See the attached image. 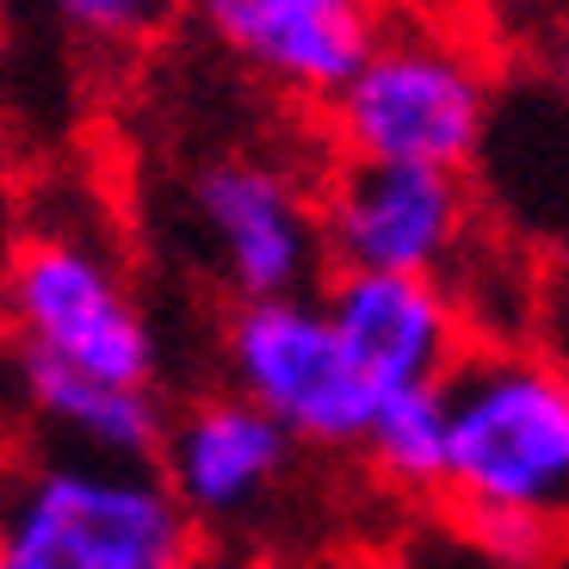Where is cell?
I'll use <instances>...</instances> for the list:
<instances>
[{
	"label": "cell",
	"instance_id": "cell-1",
	"mask_svg": "<svg viewBox=\"0 0 569 569\" xmlns=\"http://www.w3.org/2000/svg\"><path fill=\"white\" fill-rule=\"evenodd\" d=\"M0 341L130 390H161V335L112 236L81 211L19 217L0 267Z\"/></svg>",
	"mask_w": 569,
	"mask_h": 569
},
{
	"label": "cell",
	"instance_id": "cell-2",
	"mask_svg": "<svg viewBox=\"0 0 569 569\" xmlns=\"http://www.w3.org/2000/svg\"><path fill=\"white\" fill-rule=\"evenodd\" d=\"M199 527L156 465L31 452L0 465V569H192Z\"/></svg>",
	"mask_w": 569,
	"mask_h": 569
},
{
	"label": "cell",
	"instance_id": "cell-3",
	"mask_svg": "<svg viewBox=\"0 0 569 569\" xmlns=\"http://www.w3.org/2000/svg\"><path fill=\"white\" fill-rule=\"evenodd\" d=\"M446 489L458 513L569 520V371L527 347L465 353L446 378Z\"/></svg>",
	"mask_w": 569,
	"mask_h": 569
},
{
	"label": "cell",
	"instance_id": "cell-4",
	"mask_svg": "<svg viewBox=\"0 0 569 569\" xmlns=\"http://www.w3.org/2000/svg\"><path fill=\"white\" fill-rule=\"evenodd\" d=\"M341 161L378 168H477L496 118V87L458 38L402 26L378 31L359 69L322 100Z\"/></svg>",
	"mask_w": 569,
	"mask_h": 569
},
{
	"label": "cell",
	"instance_id": "cell-5",
	"mask_svg": "<svg viewBox=\"0 0 569 569\" xmlns=\"http://www.w3.org/2000/svg\"><path fill=\"white\" fill-rule=\"evenodd\" d=\"M217 366L229 378L223 390L272 415L298 446L353 452L378 402L328 328L322 298L236 303L217 328Z\"/></svg>",
	"mask_w": 569,
	"mask_h": 569
},
{
	"label": "cell",
	"instance_id": "cell-6",
	"mask_svg": "<svg viewBox=\"0 0 569 569\" xmlns=\"http://www.w3.org/2000/svg\"><path fill=\"white\" fill-rule=\"evenodd\" d=\"M186 217L236 303L310 298L322 272V211L298 168L229 149L186 173Z\"/></svg>",
	"mask_w": 569,
	"mask_h": 569
},
{
	"label": "cell",
	"instance_id": "cell-7",
	"mask_svg": "<svg viewBox=\"0 0 569 569\" xmlns=\"http://www.w3.org/2000/svg\"><path fill=\"white\" fill-rule=\"evenodd\" d=\"M316 211L335 272H397L446 284L477 242V204L465 192V173L341 161Z\"/></svg>",
	"mask_w": 569,
	"mask_h": 569
},
{
	"label": "cell",
	"instance_id": "cell-8",
	"mask_svg": "<svg viewBox=\"0 0 569 569\" xmlns=\"http://www.w3.org/2000/svg\"><path fill=\"white\" fill-rule=\"evenodd\" d=\"M186 13L217 57L284 100L316 106L359 69V57L385 31L378 0H186Z\"/></svg>",
	"mask_w": 569,
	"mask_h": 569
},
{
	"label": "cell",
	"instance_id": "cell-9",
	"mask_svg": "<svg viewBox=\"0 0 569 569\" xmlns=\"http://www.w3.org/2000/svg\"><path fill=\"white\" fill-rule=\"evenodd\" d=\"M298 440L272 415L242 402L236 390L192 397L180 415L168 409L156 446V477L192 527H242L267 508L291 477Z\"/></svg>",
	"mask_w": 569,
	"mask_h": 569
},
{
	"label": "cell",
	"instance_id": "cell-10",
	"mask_svg": "<svg viewBox=\"0 0 569 569\" xmlns=\"http://www.w3.org/2000/svg\"><path fill=\"white\" fill-rule=\"evenodd\" d=\"M322 310L371 397L440 390L470 353V322L440 279L335 272L322 291Z\"/></svg>",
	"mask_w": 569,
	"mask_h": 569
},
{
	"label": "cell",
	"instance_id": "cell-11",
	"mask_svg": "<svg viewBox=\"0 0 569 569\" xmlns=\"http://www.w3.org/2000/svg\"><path fill=\"white\" fill-rule=\"evenodd\" d=\"M0 427L38 433L50 452L106 458V465H156L168 402L161 390H130L87 378L74 366L0 341Z\"/></svg>",
	"mask_w": 569,
	"mask_h": 569
},
{
	"label": "cell",
	"instance_id": "cell-12",
	"mask_svg": "<svg viewBox=\"0 0 569 569\" xmlns=\"http://www.w3.org/2000/svg\"><path fill=\"white\" fill-rule=\"evenodd\" d=\"M446 385L440 390H397L371 402V421L353 452H366L371 477H385L402 496H440L446 489Z\"/></svg>",
	"mask_w": 569,
	"mask_h": 569
},
{
	"label": "cell",
	"instance_id": "cell-13",
	"mask_svg": "<svg viewBox=\"0 0 569 569\" xmlns=\"http://www.w3.org/2000/svg\"><path fill=\"white\" fill-rule=\"evenodd\" d=\"M43 7L87 50H137L186 13V0H43Z\"/></svg>",
	"mask_w": 569,
	"mask_h": 569
},
{
	"label": "cell",
	"instance_id": "cell-14",
	"mask_svg": "<svg viewBox=\"0 0 569 569\" xmlns=\"http://www.w3.org/2000/svg\"><path fill=\"white\" fill-rule=\"evenodd\" d=\"M465 532L501 569H532L545 557V545H551V527L520 520V513H465Z\"/></svg>",
	"mask_w": 569,
	"mask_h": 569
},
{
	"label": "cell",
	"instance_id": "cell-15",
	"mask_svg": "<svg viewBox=\"0 0 569 569\" xmlns=\"http://www.w3.org/2000/svg\"><path fill=\"white\" fill-rule=\"evenodd\" d=\"M539 322H545V335H551V341H557V347H551V353H545V359H551L557 371H569V279L557 284L551 298H545Z\"/></svg>",
	"mask_w": 569,
	"mask_h": 569
},
{
	"label": "cell",
	"instance_id": "cell-16",
	"mask_svg": "<svg viewBox=\"0 0 569 569\" xmlns=\"http://www.w3.org/2000/svg\"><path fill=\"white\" fill-rule=\"evenodd\" d=\"M192 569H284V563H272L267 551H242V545H217V551H204V545H199Z\"/></svg>",
	"mask_w": 569,
	"mask_h": 569
},
{
	"label": "cell",
	"instance_id": "cell-17",
	"mask_svg": "<svg viewBox=\"0 0 569 569\" xmlns=\"http://www.w3.org/2000/svg\"><path fill=\"white\" fill-rule=\"evenodd\" d=\"M551 81H557V100L569 106V26L557 31V50H551Z\"/></svg>",
	"mask_w": 569,
	"mask_h": 569
},
{
	"label": "cell",
	"instance_id": "cell-18",
	"mask_svg": "<svg viewBox=\"0 0 569 569\" xmlns=\"http://www.w3.org/2000/svg\"><path fill=\"white\" fill-rule=\"evenodd\" d=\"M13 236H19V211H13V199H7V186H0V267H7V248H13Z\"/></svg>",
	"mask_w": 569,
	"mask_h": 569
},
{
	"label": "cell",
	"instance_id": "cell-19",
	"mask_svg": "<svg viewBox=\"0 0 569 569\" xmlns=\"http://www.w3.org/2000/svg\"><path fill=\"white\" fill-rule=\"evenodd\" d=\"M13 26H19V0H0V43L13 38Z\"/></svg>",
	"mask_w": 569,
	"mask_h": 569
},
{
	"label": "cell",
	"instance_id": "cell-20",
	"mask_svg": "<svg viewBox=\"0 0 569 569\" xmlns=\"http://www.w3.org/2000/svg\"><path fill=\"white\" fill-rule=\"evenodd\" d=\"M335 569H397V563H385V557H347V563H335Z\"/></svg>",
	"mask_w": 569,
	"mask_h": 569
}]
</instances>
